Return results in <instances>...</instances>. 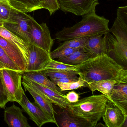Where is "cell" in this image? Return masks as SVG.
Returning a JSON list of instances; mask_svg holds the SVG:
<instances>
[{
	"mask_svg": "<svg viewBox=\"0 0 127 127\" xmlns=\"http://www.w3.org/2000/svg\"><path fill=\"white\" fill-rule=\"evenodd\" d=\"M76 72L86 83L104 80L127 83V70L106 53L91 57L76 66Z\"/></svg>",
	"mask_w": 127,
	"mask_h": 127,
	"instance_id": "1",
	"label": "cell"
},
{
	"mask_svg": "<svg viewBox=\"0 0 127 127\" xmlns=\"http://www.w3.org/2000/svg\"><path fill=\"white\" fill-rule=\"evenodd\" d=\"M109 20L93 12L82 16V20L73 26L64 27L57 32L55 39L61 42L96 35H104L109 32Z\"/></svg>",
	"mask_w": 127,
	"mask_h": 127,
	"instance_id": "2",
	"label": "cell"
},
{
	"mask_svg": "<svg viewBox=\"0 0 127 127\" xmlns=\"http://www.w3.org/2000/svg\"><path fill=\"white\" fill-rule=\"evenodd\" d=\"M108 101L104 94L93 95L70 104L66 109L73 116L95 127L102 117Z\"/></svg>",
	"mask_w": 127,
	"mask_h": 127,
	"instance_id": "3",
	"label": "cell"
},
{
	"mask_svg": "<svg viewBox=\"0 0 127 127\" xmlns=\"http://www.w3.org/2000/svg\"><path fill=\"white\" fill-rule=\"evenodd\" d=\"M32 18L12 7L8 18L3 21V26L28 44H33L30 28Z\"/></svg>",
	"mask_w": 127,
	"mask_h": 127,
	"instance_id": "4",
	"label": "cell"
},
{
	"mask_svg": "<svg viewBox=\"0 0 127 127\" xmlns=\"http://www.w3.org/2000/svg\"><path fill=\"white\" fill-rule=\"evenodd\" d=\"M24 72L8 69L0 70V75L8 94L9 101L20 103L23 92L22 78Z\"/></svg>",
	"mask_w": 127,
	"mask_h": 127,
	"instance_id": "5",
	"label": "cell"
},
{
	"mask_svg": "<svg viewBox=\"0 0 127 127\" xmlns=\"http://www.w3.org/2000/svg\"><path fill=\"white\" fill-rule=\"evenodd\" d=\"M30 28L33 44L50 53L54 41L46 24H40L32 17Z\"/></svg>",
	"mask_w": 127,
	"mask_h": 127,
	"instance_id": "6",
	"label": "cell"
},
{
	"mask_svg": "<svg viewBox=\"0 0 127 127\" xmlns=\"http://www.w3.org/2000/svg\"><path fill=\"white\" fill-rule=\"evenodd\" d=\"M59 9L64 12L83 16L95 11L99 0H57Z\"/></svg>",
	"mask_w": 127,
	"mask_h": 127,
	"instance_id": "7",
	"label": "cell"
},
{
	"mask_svg": "<svg viewBox=\"0 0 127 127\" xmlns=\"http://www.w3.org/2000/svg\"><path fill=\"white\" fill-rule=\"evenodd\" d=\"M24 110L29 115L30 119L39 127L49 123H54L59 127L57 121L41 109L35 102H31L23 92L21 101L19 103Z\"/></svg>",
	"mask_w": 127,
	"mask_h": 127,
	"instance_id": "8",
	"label": "cell"
},
{
	"mask_svg": "<svg viewBox=\"0 0 127 127\" xmlns=\"http://www.w3.org/2000/svg\"><path fill=\"white\" fill-rule=\"evenodd\" d=\"M22 78V82L39 92L49 100L52 104L57 105L60 108L63 109L67 108L71 104L67 100L66 95L64 94L59 93L50 88L28 79L23 76Z\"/></svg>",
	"mask_w": 127,
	"mask_h": 127,
	"instance_id": "9",
	"label": "cell"
},
{
	"mask_svg": "<svg viewBox=\"0 0 127 127\" xmlns=\"http://www.w3.org/2000/svg\"><path fill=\"white\" fill-rule=\"evenodd\" d=\"M28 46L29 63L25 72L43 71L47 64L52 59L50 53L33 44H29Z\"/></svg>",
	"mask_w": 127,
	"mask_h": 127,
	"instance_id": "10",
	"label": "cell"
},
{
	"mask_svg": "<svg viewBox=\"0 0 127 127\" xmlns=\"http://www.w3.org/2000/svg\"><path fill=\"white\" fill-rule=\"evenodd\" d=\"M107 54L111 55L117 61L126 66L127 64V42L119 40L108 32L104 35Z\"/></svg>",
	"mask_w": 127,
	"mask_h": 127,
	"instance_id": "11",
	"label": "cell"
},
{
	"mask_svg": "<svg viewBox=\"0 0 127 127\" xmlns=\"http://www.w3.org/2000/svg\"><path fill=\"white\" fill-rule=\"evenodd\" d=\"M102 118L106 127H122L127 115L117 106L108 101Z\"/></svg>",
	"mask_w": 127,
	"mask_h": 127,
	"instance_id": "12",
	"label": "cell"
},
{
	"mask_svg": "<svg viewBox=\"0 0 127 127\" xmlns=\"http://www.w3.org/2000/svg\"><path fill=\"white\" fill-rule=\"evenodd\" d=\"M0 46L19 70L24 72H26L28 62L20 50L1 36H0Z\"/></svg>",
	"mask_w": 127,
	"mask_h": 127,
	"instance_id": "13",
	"label": "cell"
},
{
	"mask_svg": "<svg viewBox=\"0 0 127 127\" xmlns=\"http://www.w3.org/2000/svg\"><path fill=\"white\" fill-rule=\"evenodd\" d=\"M4 121L10 127H30L23 110L14 104L5 109Z\"/></svg>",
	"mask_w": 127,
	"mask_h": 127,
	"instance_id": "14",
	"label": "cell"
},
{
	"mask_svg": "<svg viewBox=\"0 0 127 127\" xmlns=\"http://www.w3.org/2000/svg\"><path fill=\"white\" fill-rule=\"evenodd\" d=\"M108 100L127 115V83L115 85Z\"/></svg>",
	"mask_w": 127,
	"mask_h": 127,
	"instance_id": "15",
	"label": "cell"
},
{
	"mask_svg": "<svg viewBox=\"0 0 127 127\" xmlns=\"http://www.w3.org/2000/svg\"><path fill=\"white\" fill-rule=\"evenodd\" d=\"M103 35H96L88 37L84 48L93 57L102 53L107 54L104 37Z\"/></svg>",
	"mask_w": 127,
	"mask_h": 127,
	"instance_id": "16",
	"label": "cell"
},
{
	"mask_svg": "<svg viewBox=\"0 0 127 127\" xmlns=\"http://www.w3.org/2000/svg\"><path fill=\"white\" fill-rule=\"evenodd\" d=\"M22 84L25 90L27 91L33 97L36 104L53 119L56 120L55 117V111L54 110L52 102L39 92L22 82Z\"/></svg>",
	"mask_w": 127,
	"mask_h": 127,
	"instance_id": "17",
	"label": "cell"
},
{
	"mask_svg": "<svg viewBox=\"0 0 127 127\" xmlns=\"http://www.w3.org/2000/svg\"><path fill=\"white\" fill-rule=\"evenodd\" d=\"M43 3V0H9L11 7L26 13L42 9Z\"/></svg>",
	"mask_w": 127,
	"mask_h": 127,
	"instance_id": "18",
	"label": "cell"
},
{
	"mask_svg": "<svg viewBox=\"0 0 127 127\" xmlns=\"http://www.w3.org/2000/svg\"><path fill=\"white\" fill-rule=\"evenodd\" d=\"M0 36H2L18 48L29 63V52L28 44L9 32L3 26L0 27Z\"/></svg>",
	"mask_w": 127,
	"mask_h": 127,
	"instance_id": "19",
	"label": "cell"
},
{
	"mask_svg": "<svg viewBox=\"0 0 127 127\" xmlns=\"http://www.w3.org/2000/svg\"><path fill=\"white\" fill-rule=\"evenodd\" d=\"M58 122L59 127H91L88 123L72 115L66 108L59 114Z\"/></svg>",
	"mask_w": 127,
	"mask_h": 127,
	"instance_id": "20",
	"label": "cell"
},
{
	"mask_svg": "<svg viewBox=\"0 0 127 127\" xmlns=\"http://www.w3.org/2000/svg\"><path fill=\"white\" fill-rule=\"evenodd\" d=\"M118 83L116 80H104L91 82L87 84L92 92L98 91L105 95L108 99L114 87Z\"/></svg>",
	"mask_w": 127,
	"mask_h": 127,
	"instance_id": "21",
	"label": "cell"
},
{
	"mask_svg": "<svg viewBox=\"0 0 127 127\" xmlns=\"http://www.w3.org/2000/svg\"><path fill=\"white\" fill-rule=\"evenodd\" d=\"M23 76L25 78L50 88L60 93H62L59 87L53 83L47 77L41 73V71L24 72Z\"/></svg>",
	"mask_w": 127,
	"mask_h": 127,
	"instance_id": "22",
	"label": "cell"
},
{
	"mask_svg": "<svg viewBox=\"0 0 127 127\" xmlns=\"http://www.w3.org/2000/svg\"><path fill=\"white\" fill-rule=\"evenodd\" d=\"M92 57L93 56L90 54L86 52L84 48H82L67 57L57 59V61L70 65L77 66Z\"/></svg>",
	"mask_w": 127,
	"mask_h": 127,
	"instance_id": "23",
	"label": "cell"
},
{
	"mask_svg": "<svg viewBox=\"0 0 127 127\" xmlns=\"http://www.w3.org/2000/svg\"><path fill=\"white\" fill-rule=\"evenodd\" d=\"M116 39L127 42V26L116 18L113 25L109 30Z\"/></svg>",
	"mask_w": 127,
	"mask_h": 127,
	"instance_id": "24",
	"label": "cell"
},
{
	"mask_svg": "<svg viewBox=\"0 0 127 127\" xmlns=\"http://www.w3.org/2000/svg\"><path fill=\"white\" fill-rule=\"evenodd\" d=\"M46 77L50 78H69L78 80V74L75 70H45L41 71Z\"/></svg>",
	"mask_w": 127,
	"mask_h": 127,
	"instance_id": "25",
	"label": "cell"
},
{
	"mask_svg": "<svg viewBox=\"0 0 127 127\" xmlns=\"http://www.w3.org/2000/svg\"><path fill=\"white\" fill-rule=\"evenodd\" d=\"M88 37L78 38L71 39L69 40L64 41V43L60 44L56 50L62 49L65 48H84L85 43L87 40Z\"/></svg>",
	"mask_w": 127,
	"mask_h": 127,
	"instance_id": "26",
	"label": "cell"
},
{
	"mask_svg": "<svg viewBox=\"0 0 127 127\" xmlns=\"http://www.w3.org/2000/svg\"><path fill=\"white\" fill-rule=\"evenodd\" d=\"M76 66L70 65L61 62L56 61L51 59L48 62L43 70H75Z\"/></svg>",
	"mask_w": 127,
	"mask_h": 127,
	"instance_id": "27",
	"label": "cell"
},
{
	"mask_svg": "<svg viewBox=\"0 0 127 127\" xmlns=\"http://www.w3.org/2000/svg\"><path fill=\"white\" fill-rule=\"evenodd\" d=\"M56 85L58 87H59L62 92L66 91L76 90L82 87H86L87 86V83L80 76H79L78 80L76 81L66 83L58 82Z\"/></svg>",
	"mask_w": 127,
	"mask_h": 127,
	"instance_id": "28",
	"label": "cell"
},
{
	"mask_svg": "<svg viewBox=\"0 0 127 127\" xmlns=\"http://www.w3.org/2000/svg\"><path fill=\"white\" fill-rule=\"evenodd\" d=\"M0 64L5 69L20 70L15 64L10 59L4 50L0 46Z\"/></svg>",
	"mask_w": 127,
	"mask_h": 127,
	"instance_id": "29",
	"label": "cell"
},
{
	"mask_svg": "<svg viewBox=\"0 0 127 127\" xmlns=\"http://www.w3.org/2000/svg\"><path fill=\"white\" fill-rule=\"evenodd\" d=\"M81 48L73 49V48H65L59 50H53L50 52V55L52 59H61L67 57L72 53Z\"/></svg>",
	"mask_w": 127,
	"mask_h": 127,
	"instance_id": "30",
	"label": "cell"
},
{
	"mask_svg": "<svg viewBox=\"0 0 127 127\" xmlns=\"http://www.w3.org/2000/svg\"><path fill=\"white\" fill-rule=\"evenodd\" d=\"M9 102L7 92L0 75V108H5L6 105Z\"/></svg>",
	"mask_w": 127,
	"mask_h": 127,
	"instance_id": "31",
	"label": "cell"
},
{
	"mask_svg": "<svg viewBox=\"0 0 127 127\" xmlns=\"http://www.w3.org/2000/svg\"><path fill=\"white\" fill-rule=\"evenodd\" d=\"M43 9L48 10L50 15L59 9L57 0H43Z\"/></svg>",
	"mask_w": 127,
	"mask_h": 127,
	"instance_id": "32",
	"label": "cell"
},
{
	"mask_svg": "<svg viewBox=\"0 0 127 127\" xmlns=\"http://www.w3.org/2000/svg\"><path fill=\"white\" fill-rule=\"evenodd\" d=\"M12 7L9 3L0 1V20H6L9 16Z\"/></svg>",
	"mask_w": 127,
	"mask_h": 127,
	"instance_id": "33",
	"label": "cell"
},
{
	"mask_svg": "<svg viewBox=\"0 0 127 127\" xmlns=\"http://www.w3.org/2000/svg\"><path fill=\"white\" fill-rule=\"evenodd\" d=\"M118 20L123 24L127 26V6L120 7L117 9V12Z\"/></svg>",
	"mask_w": 127,
	"mask_h": 127,
	"instance_id": "34",
	"label": "cell"
},
{
	"mask_svg": "<svg viewBox=\"0 0 127 127\" xmlns=\"http://www.w3.org/2000/svg\"><path fill=\"white\" fill-rule=\"evenodd\" d=\"M79 96L78 94L74 91L69 92L66 95V98L69 102L71 104L76 103L79 100Z\"/></svg>",
	"mask_w": 127,
	"mask_h": 127,
	"instance_id": "35",
	"label": "cell"
},
{
	"mask_svg": "<svg viewBox=\"0 0 127 127\" xmlns=\"http://www.w3.org/2000/svg\"><path fill=\"white\" fill-rule=\"evenodd\" d=\"M50 78L52 82L56 85L58 82L66 83V82H72L77 81L75 79L69 78Z\"/></svg>",
	"mask_w": 127,
	"mask_h": 127,
	"instance_id": "36",
	"label": "cell"
},
{
	"mask_svg": "<svg viewBox=\"0 0 127 127\" xmlns=\"http://www.w3.org/2000/svg\"><path fill=\"white\" fill-rule=\"evenodd\" d=\"M101 126H102V127H103V126H105V127H106V126H105V125H104L103 124H102V123H98V124L97 123V124H96V125L95 126V127H101Z\"/></svg>",
	"mask_w": 127,
	"mask_h": 127,
	"instance_id": "37",
	"label": "cell"
},
{
	"mask_svg": "<svg viewBox=\"0 0 127 127\" xmlns=\"http://www.w3.org/2000/svg\"><path fill=\"white\" fill-rule=\"evenodd\" d=\"M0 1L3 2L9 3V0H0Z\"/></svg>",
	"mask_w": 127,
	"mask_h": 127,
	"instance_id": "38",
	"label": "cell"
},
{
	"mask_svg": "<svg viewBox=\"0 0 127 127\" xmlns=\"http://www.w3.org/2000/svg\"><path fill=\"white\" fill-rule=\"evenodd\" d=\"M3 21L0 20V27L3 26Z\"/></svg>",
	"mask_w": 127,
	"mask_h": 127,
	"instance_id": "39",
	"label": "cell"
},
{
	"mask_svg": "<svg viewBox=\"0 0 127 127\" xmlns=\"http://www.w3.org/2000/svg\"><path fill=\"white\" fill-rule=\"evenodd\" d=\"M5 69L3 67V66L0 64V70L2 69Z\"/></svg>",
	"mask_w": 127,
	"mask_h": 127,
	"instance_id": "40",
	"label": "cell"
},
{
	"mask_svg": "<svg viewBox=\"0 0 127 127\" xmlns=\"http://www.w3.org/2000/svg\"><path fill=\"white\" fill-rule=\"evenodd\" d=\"M0 21H1V20H0Z\"/></svg>",
	"mask_w": 127,
	"mask_h": 127,
	"instance_id": "41",
	"label": "cell"
}]
</instances>
